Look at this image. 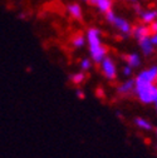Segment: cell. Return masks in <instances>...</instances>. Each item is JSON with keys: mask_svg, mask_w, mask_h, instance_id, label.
Segmentation results:
<instances>
[{"mask_svg": "<svg viewBox=\"0 0 157 158\" xmlns=\"http://www.w3.org/2000/svg\"><path fill=\"white\" fill-rule=\"evenodd\" d=\"M87 45L89 50V55L92 60L97 64H100L104 56L107 55V47L102 43V33L98 28H89L86 33Z\"/></svg>", "mask_w": 157, "mask_h": 158, "instance_id": "obj_1", "label": "cell"}, {"mask_svg": "<svg viewBox=\"0 0 157 158\" xmlns=\"http://www.w3.org/2000/svg\"><path fill=\"white\" fill-rule=\"evenodd\" d=\"M104 18H106V20L118 31L121 35L123 36H128L132 34V29L133 27L131 25V23L127 20L126 18L118 15V14H116L113 10L108 11L107 14H104Z\"/></svg>", "mask_w": 157, "mask_h": 158, "instance_id": "obj_2", "label": "cell"}, {"mask_svg": "<svg viewBox=\"0 0 157 158\" xmlns=\"http://www.w3.org/2000/svg\"><path fill=\"white\" fill-rule=\"evenodd\" d=\"M134 94L143 104H155L157 102V83L136 87Z\"/></svg>", "mask_w": 157, "mask_h": 158, "instance_id": "obj_3", "label": "cell"}, {"mask_svg": "<svg viewBox=\"0 0 157 158\" xmlns=\"http://www.w3.org/2000/svg\"><path fill=\"white\" fill-rule=\"evenodd\" d=\"M156 78H157V65H153L146 70H141L134 79L136 87H142V85L156 83Z\"/></svg>", "mask_w": 157, "mask_h": 158, "instance_id": "obj_4", "label": "cell"}, {"mask_svg": "<svg viewBox=\"0 0 157 158\" xmlns=\"http://www.w3.org/2000/svg\"><path fill=\"white\" fill-rule=\"evenodd\" d=\"M102 74L108 79V81H114L117 78V65L113 60V58L109 55H106L104 59L100 63Z\"/></svg>", "mask_w": 157, "mask_h": 158, "instance_id": "obj_5", "label": "cell"}, {"mask_svg": "<svg viewBox=\"0 0 157 158\" xmlns=\"http://www.w3.org/2000/svg\"><path fill=\"white\" fill-rule=\"evenodd\" d=\"M131 35H132L134 39H137V42H138V40H141V39H143V38L151 36V35H152V31H151L150 25L141 23V24H137V25L133 27Z\"/></svg>", "mask_w": 157, "mask_h": 158, "instance_id": "obj_6", "label": "cell"}, {"mask_svg": "<svg viewBox=\"0 0 157 158\" xmlns=\"http://www.w3.org/2000/svg\"><path fill=\"white\" fill-rule=\"evenodd\" d=\"M89 4L102 14H107L108 11L113 10L114 0H89Z\"/></svg>", "mask_w": 157, "mask_h": 158, "instance_id": "obj_7", "label": "cell"}, {"mask_svg": "<svg viewBox=\"0 0 157 158\" xmlns=\"http://www.w3.org/2000/svg\"><path fill=\"white\" fill-rule=\"evenodd\" d=\"M66 9H67V13L69 14V16L72 19H74V20H82L83 19V9L79 3H75V2L69 3Z\"/></svg>", "mask_w": 157, "mask_h": 158, "instance_id": "obj_8", "label": "cell"}, {"mask_svg": "<svg viewBox=\"0 0 157 158\" xmlns=\"http://www.w3.org/2000/svg\"><path fill=\"white\" fill-rule=\"evenodd\" d=\"M138 16H140L141 23L150 25L155 20H157V10H155V9H145L138 14Z\"/></svg>", "mask_w": 157, "mask_h": 158, "instance_id": "obj_9", "label": "cell"}, {"mask_svg": "<svg viewBox=\"0 0 157 158\" xmlns=\"http://www.w3.org/2000/svg\"><path fill=\"white\" fill-rule=\"evenodd\" d=\"M138 45L145 56H150L155 52V44L151 40V36H147V38H143L141 40H138Z\"/></svg>", "mask_w": 157, "mask_h": 158, "instance_id": "obj_10", "label": "cell"}, {"mask_svg": "<svg viewBox=\"0 0 157 158\" xmlns=\"http://www.w3.org/2000/svg\"><path fill=\"white\" fill-rule=\"evenodd\" d=\"M134 88H136L134 79H127L126 82H123L122 84L118 85L117 92H118L121 95H129V94L134 93Z\"/></svg>", "mask_w": 157, "mask_h": 158, "instance_id": "obj_11", "label": "cell"}, {"mask_svg": "<svg viewBox=\"0 0 157 158\" xmlns=\"http://www.w3.org/2000/svg\"><path fill=\"white\" fill-rule=\"evenodd\" d=\"M123 59H125V62L127 63V65L132 67L133 69H134V68H138V67L141 65V58H140V55L137 54V53L126 54V55L123 56Z\"/></svg>", "mask_w": 157, "mask_h": 158, "instance_id": "obj_12", "label": "cell"}, {"mask_svg": "<svg viewBox=\"0 0 157 158\" xmlns=\"http://www.w3.org/2000/svg\"><path fill=\"white\" fill-rule=\"evenodd\" d=\"M70 43H72V47H73V48H75V49H82V48L87 44V38H86L84 34H81V33H79V34H75V35H73Z\"/></svg>", "mask_w": 157, "mask_h": 158, "instance_id": "obj_13", "label": "cell"}, {"mask_svg": "<svg viewBox=\"0 0 157 158\" xmlns=\"http://www.w3.org/2000/svg\"><path fill=\"white\" fill-rule=\"evenodd\" d=\"M84 81H86V74H84L83 70L82 72H78V73H74V74L70 75V82L73 84H75V85L82 84Z\"/></svg>", "mask_w": 157, "mask_h": 158, "instance_id": "obj_14", "label": "cell"}, {"mask_svg": "<svg viewBox=\"0 0 157 158\" xmlns=\"http://www.w3.org/2000/svg\"><path fill=\"white\" fill-rule=\"evenodd\" d=\"M134 124L138 127V128L143 129V131H151L152 129V124L148 121H146L145 118H141V117L136 118V119H134Z\"/></svg>", "mask_w": 157, "mask_h": 158, "instance_id": "obj_15", "label": "cell"}, {"mask_svg": "<svg viewBox=\"0 0 157 158\" xmlns=\"http://www.w3.org/2000/svg\"><path fill=\"white\" fill-rule=\"evenodd\" d=\"M79 67H81V69L83 72H87V70H89L92 68V60H91V59H88V58H84V59H82V60H81Z\"/></svg>", "mask_w": 157, "mask_h": 158, "instance_id": "obj_16", "label": "cell"}, {"mask_svg": "<svg viewBox=\"0 0 157 158\" xmlns=\"http://www.w3.org/2000/svg\"><path fill=\"white\" fill-rule=\"evenodd\" d=\"M132 70H133V68H132V67H129V65H126V67L122 69V73H123L126 77H131V74H132Z\"/></svg>", "mask_w": 157, "mask_h": 158, "instance_id": "obj_17", "label": "cell"}, {"mask_svg": "<svg viewBox=\"0 0 157 158\" xmlns=\"http://www.w3.org/2000/svg\"><path fill=\"white\" fill-rule=\"evenodd\" d=\"M75 95H77V98H78V99H84V98H86V94H84V92H82L81 89L75 90Z\"/></svg>", "mask_w": 157, "mask_h": 158, "instance_id": "obj_18", "label": "cell"}, {"mask_svg": "<svg viewBox=\"0 0 157 158\" xmlns=\"http://www.w3.org/2000/svg\"><path fill=\"white\" fill-rule=\"evenodd\" d=\"M150 28H151V31H152V34L157 33V20H155L152 24H150Z\"/></svg>", "mask_w": 157, "mask_h": 158, "instance_id": "obj_19", "label": "cell"}, {"mask_svg": "<svg viewBox=\"0 0 157 158\" xmlns=\"http://www.w3.org/2000/svg\"><path fill=\"white\" fill-rule=\"evenodd\" d=\"M151 40L155 44V47H157V33H155V34L151 35Z\"/></svg>", "mask_w": 157, "mask_h": 158, "instance_id": "obj_20", "label": "cell"}, {"mask_svg": "<svg viewBox=\"0 0 157 158\" xmlns=\"http://www.w3.org/2000/svg\"><path fill=\"white\" fill-rule=\"evenodd\" d=\"M97 95H98V97H100V98H102V97L104 95V93H103V90H102L101 88H100V89H98V90H97Z\"/></svg>", "mask_w": 157, "mask_h": 158, "instance_id": "obj_21", "label": "cell"}, {"mask_svg": "<svg viewBox=\"0 0 157 158\" xmlns=\"http://www.w3.org/2000/svg\"><path fill=\"white\" fill-rule=\"evenodd\" d=\"M125 2L131 3V4H136V3H138V0H125Z\"/></svg>", "mask_w": 157, "mask_h": 158, "instance_id": "obj_22", "label": "cell"}, {"mask_svg": "<svg viewBox=\"0 0 157 158\" xmlns=\"http://www.w3.org/2000/svg\"><path fill=\"white\" fill-rule=\"evenodd\" d=\"M79 2H82V3H89V0H79Z\"/></svg>", "mask_w": 157, "mask_h": 158, "instance_id": "obj_23", "label": "cell"}, {"mask_svg": "<svg viewBox=\"0 0 157 158\" xmlns=\"http://www.w3.org/2000/svg\"><path fill=\"white\" fill-rule=\"evenodd\" d=\"M155 108H156V112H157V102L155 103Z\"/></svg>", "mask_w": 157, "mask_h": 158, "instance_id": "obj_24", "label": "cell"}, {"mask_svg": "<svg viewBox=\"0 0 157 158\" xmlns=\"http://www.w3.org/2000/svg\"><path fill=\"white\" fill-rule=\"evenodd\" d=\"M156 137H157V128H156Z\"/></svg>", "mask_w": 157, "mask_h": 158, "instance_id": "obj_25", "label": "cell"}, {"mask_svg": "<svg viewBox=\"0 0 157 158\" xmlns=\"http://www.w3.org/2000/svg\"><path fill=\"white\" fill-rule=\"evenodd\" d=\"M156 83H157V78H156Z\"/></svg>", "mask_w": 157, "mask_h": 158, "instance_id": "obj_26", "label": "cell"}]
</instances>
